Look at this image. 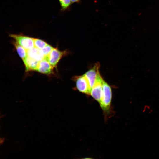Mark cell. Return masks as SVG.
<instances>
[{"label": "cell", "mask_w": 159, "mask_h": 159, "mask_svg": "<svg viewBox=\"0 0 159 159\" xmlns=\"http://www.w3.org/2000/svg\"><path fill=\"white\" fill-rule=\"evenodd\" d=\"M100 63L97 62L84 74L89 82L91 89L95 83L98 74L100 73Z\"/></svg>", "instance_id": "6"}, {"label": "cell", "mask_w": 159, "mask_h": 159, "mask_svg": "<svg viewBox=\"0 0 159 159\" xmlns=\"http://www.w3.org/2000/svg\"><path fill=\"white\" fill-rule=\"evenodd\" d=\"M81 0H71L72 3H79Z\"/></svg>", "instance_id": "15"}, {"label": "cell", "mask_w": 159, "mask_h": 159, "mask_svg": "<svg viewBox=\"0 0 159 159\" xmlns=\"http://www.w3.org/2000/svg\"><path fill=\"white\" fill-rule=\"evenodd\" d=\"M112 97L111 87L104 80L102 84V95L99 103L103 111L105 121H107L113 113L111 105Z\"/></svg>", "instance_id": "1"}, {"label": "cell", "mask_w": 159, "mask_h": 159, "mask_svg": "<svg viewBox=\"0 0 159 159\" xmlns=\"http://www.w3.org/2000/svg\"><path fill=\"white\" fill-rule=\"evenodd\" d=\"M72 79L75 82V89L82 93L90 95L91 88L85 74L74 76Z\"/></svg>", "instance_id": "2"}, {"label": "cell", "mask_w": 159, "mask_h": 159, "mask_svg": "<svg viewBox=\"0 0 159 159\" xmlns=\"http://www.w3.org/2000/svg\"><path fill=\"white\" fill-rule=\"evenodd\" d=\"M23 61L27 71L37 70L39 62L28 56Z\"/></svg>", "instance_id": "9"}, {"label": "cell", "mask_w": 159, "mask_h": 159, "mask_svg": "<svg viewBox=\"0 0 159 159\" xmlns=\"http://www.w3.org/2000/svg\"><path fill=\"white\" fill-rule=\"evenodd\" d=\"M54 68L45 58L39 62L36 71L44 74L50 75L53 73Z\"/></svg>", "instance_id": "7"}, {"label": "cell", "mask_w": 159, "mask_h": 159, "mask_svg": "<svg viewBox=\"0 0 159 159\" xmlns=\"http://www.w3.org/2000/svg\"><path fill=\"white\" fill-rule=\"evenodd\" d=\"M104 80L100 73L97 77L90 93V95L98 103L100 101L102 95V84Z\"/></svg>", "instance_id": "5"}, {"label": "cell", "mask_w": 159, "mask_h": 159, "mask_svg": "<svg viewBox=\"0 0 159 159\" xmlns=\"http://www.w3.org/2000/svg\"><path fill=\"white\" fill-rule=\"evenodd\" d=\"M11 43L16 49L19 56L23 60L27 56V50L18 44L15 40L12 41Z\"/></svg>", "instance_id": "10"}, {"label": "cell", "mask_w": 159, "mask_h": 159, "mask_svg": "<svg viewBox=\"0 0 159 159\" xmlns=\"http://www.w3.org/2000/svg\"><path fill=\"white\" fill-rule=\"evenodd\" d=\"M6 115V114L2 115H1V116H0V118H2L4 117H5V116Z\"/></svg>", "instance_id": "16"}, {"label": "cell", "mask_w": 159, "mask_h": 159, "mask_svg": "<svg viewBox=\"0 0 159 159\" xmlns=\"http://www.w3.org/2000/svg\"><path fill=\"white\" fill-rule=\"evenodd\" d=\"M27 56L39 62L45 58L41 50L35 47L27 50Z\"/></svg>", "instance_id": "8"}, {"label": "cell", "mask_w": 159, "mask_h": 159, "mask_svg": "<svg viewBox=\"0 0 159 159\" xmlns=\"http://www.w3.org/2000/svg\"><path fill=\"white\" fill-rule=\"evenodd\" d=\"M10 37L28 50L34 47L33 38L22 34H10Z\"/></svg>", "instance_id": "4"}, {"label": "cell", "mask_w": 159, "mask_h": 159, "mask_svg": "<svg viewBox=\"0 0 159 159\" xmlns=\"http://www.w3.org/2000/svg\"><path fill=\"white\" fill-rule=\"evenodd\" d=\"M70 53L69 51H60L57 48H54L48 56L45 57L50 64L54 68L56 67L60 59L63 57Z\"/></svg>", "instance_id": "3"}, {"label": "cell", "mask_w": 159, "mask_h": 159, "mask_svg": "<svg viewBox=\"0 0 159 159\" xmlns=\"http://www.w3.org/2000/svg\"><path fill=\"white\" fill-rule=\"evenodd\" d=\"M5 138H4L1 137L0 138V145H2L5 140Z\"/></svg>", "instance_id": "14"}, {"label": "cell", "mask_w": 159, "mask_h": 159, "mask_svg": "<svg viewBox=\"0 0 159 159\" xmlns=\"http://www.w3.org/2000/svg\"><path fill=\"white\" fill-rule=\"evenodd\" d=\"M33 38L34 47L40 50L43 49L48 44L46 42L38 38Z\"/></svg>", "instance_id": "11"}, {"label": "cell", "mask_w": 159, "mask_h": 159, "mask_svg": "<svg viewBox=\"0 0 159 159\" xmlns=\"http://www.w3.org/2000/svg\"><path fill=\"white\" fill-rule=\"evenodd\" d=\"M61 6V10L64 11L70 8L72 4L71 0H59Z\"/></svg>", "instance_id": "12"}, {"label": "cell", "mask_w": 159, "mask_h": 159, "mask_svg": "<svg viewBox=\"0 0 159 159\" xmlns=\"http://www.w3.org/2000/svg\"><path fill=\"white\" fill-rule=\"evenodd\" d=\"M53 48L52 46L47 44L44 48L41 50L45 57L48 55Z\"/></svg>", "instance_id": "13"}]
</instances>
